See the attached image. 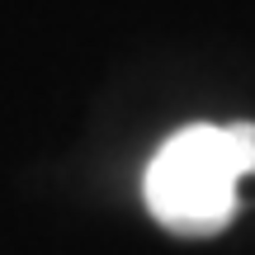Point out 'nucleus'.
<instances>
[{
	"mask_svg": "<svg viewBox=\"0 0 255 255\" xmlns=\"http://www.w3.org/2000/svg\"><path fill=\"white\" fill-rule=\"evenodd\" d=\"M241 180L246 175L232 156L227 128L194 123L151 156L142 194L161 227L184 232V237H208L227 227Z\"/></svg>",
	"mask_w": 255,
	"mask_h": 255,
	"instance_id": "1",
	"label": "nucleus"
},
{
	"mask_svg": "<svg viewBox=\"0 0 255 255\" xmlns=\"http://www.w3.org/2000/svg\"><path fill=\"white\" fill-rule=\"evenodd\" d=\"M227 142H232V156H237L241 175H255V123H232Z\"/></svg>",
	"mask_w": 255,
	"mask_h": 255,
	"instance_id": "2",
	"label": "nucleus"
}]
</instances>
